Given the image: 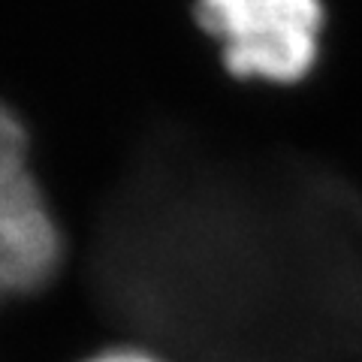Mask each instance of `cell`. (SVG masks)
Wrapping results in <instances>:
<instances>
[{
  "label": "cell",
  "mask_w": 362,
  "mask_h": 362,
  "mask_svg": "<svg viewBox=\"0 0 362 362\" xmlns=\"http://www.w3.org/2000/svg\"><path fill=\"white\" fill-rule=\"evenodd\" d=\"M197 21L242 85L296 88L320 64L323 0H197Z\"/></svg>",
  "instance_id": "obj_1"
},
{
  "label": "cell",
  "mask_w": 362,
  "mask_h": 362,
  "mask_svg": "<svg viewBox=\"0 0 362 362\" xmlns=\"http://www.w3.org/2000/svg\"><path fill=\"white\" fill-rule=\"evenodd\" d=\"M66 235L33 166L25 118L0 100V308L58 281Z\"/></svg>",
  "instance_id": "obj_2"
},
{
  "label": "cell",
  "mask_w": 362,
  "mask_h": 362,
  "mask_svg": "<svg viewBox=\"0 0 362 362\" xmlns=\"http://www.w3.org/2000/svg\"><path fill=\"white\" fill-rule=\"evenodd\" d=\"M82 362H175L173 356H166L163 350L139 344V341H118V344H106L94 350L90 356Z\"/></svg>",
  "instance_id": "obj_3"
}]
</instances>
